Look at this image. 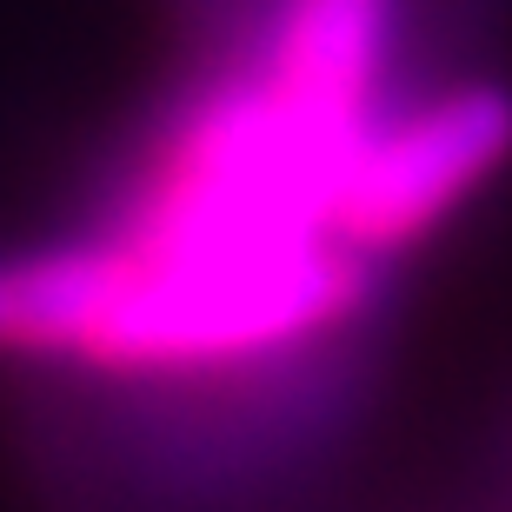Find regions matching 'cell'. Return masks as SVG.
<instances>
[{
    "instance_id": "cell-1",
    "label": "cell",
    "mask_w": 512,
    "mask_h": 512,
    "mask_svg": "<svg viewBox=\"0 0 512 512\" xmlns=\"http://www.w3.org/2000/svg\"><path fill=\"white\" fill-rule=\"evenodd\" d=\"M340 240L293 253L54 247L0 260V360H87L107 373H207L266 360L360 306Z\"/></svg>"
},
{
    "instance_id": "cell-2",
    "label": "cell",
    "mask_w": 512,
    "mask_h": 512,
    "mask_svg": "<svg viewBox=\"0 0 512 512\" xmlns=\"http://www.w3.org/2000/svg\"><path fill=\"white\" fill-rule=\"evenodd\" d=\"M512 160V100L499 87H453L393 127H366L340 187L326 200V233L353 260L419 247Z\"/></svg>"
},
{
    "instance_id": "cell-3",
    "label": "cell",
    "mask_w": 512,
    "mask_h": 512,
    "mask_svg": "<svg viewBox=\"0 0 512 512\" xmlns=\"http://www.w3.org/2000/svg\"><path fill=\"white\" fill-rule=\"evenodd\" d=\"M393 0H280L260 54V80L286 107L333 133H366V107L386 67Z\"/></svg>"
}]
</instances>
